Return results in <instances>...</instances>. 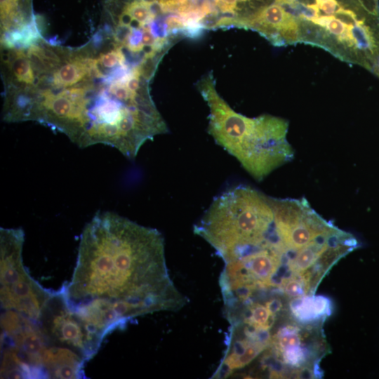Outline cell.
I'll return each mask as SVG.
<instances>
[{"label": "cell", "mask_w": 379, "mask_h": 379, "mask_svg": "<svg viewBox=\"0 0 379 379\" xmlns=\"http://www.w3.org/2000/svg\"><path fill=\"white\" fill-rule=\"evenodd\" d=\"M243 28L258 32L275 46L301 41L300 20L274 1L251 16Z\"/></svg>", "instance_id": "277c9868"}, {"label": "cell", "mask_w": 379, "mask_h": 379, "mask_svg": "<svg viewBox=\"0 0 379 379\" xmlns=\"http://www.w3.org/2000/svg\"><path fill=\"white\" fill-rule=\"evenodd\" d=\"M280 289L288 297L294 298L307 293L305 281L300 274H291L284 279Z\"/></svg>", "instance_id": "9c48e42d"}, {"label": "cell", "mask_w": 379, "mask_h": 379, "mask_svg": "<svg viewBox=\"0 0 379 379\" xmlns=\"http://www.w3.org/2000/svg\"><path fill=\"white\" fill-rule=\"evenodd\" d=\"M291 314L298 321L308 324L324 319L331 314V300L322 295L301 296L290 305Z\"/></svg>", "instance_id": "8992f818"}, {"label": "cell", "mask_w": 379, "mask_h": 379, "mask_svg": "<svg viewBox=\"0 0 379 379\" xmlns=\"http://www.w3.org/2000/svg\"><path fill=\"white\" fill-rule=\"evenodd\" d=\"M164 246L157 229L111 211L97 212L84 227L72 279L59 291L99 347L135 318L188 301L170 277Z\"/></svg>", "instance_id": "6da1fadb"}, {"label": "cell", "mask_w": 379, "mask_h": 379, "mask_svg": "<svg viewBox=\"0 0 379 379\" xmlns=\"http://www.w3.org/2000/svg\"><path fill=\"white\" fill-rule=\"evenodd\" d=\"M7 62L15 81L27 85L34 84V70L27 55L22 50H12L8 55Z\"/></svg>", "instance_id": "ba28073f"}, {"label": "cell", "mask_w": 379, "mask_h": 379, "mask_svg": "<svg viewBox=\"0 0 379 379\" xmlns=\"http://www.w3.org/2000/svg\"><path fill=\"white\" fill-rule=\"evenodd\" d=\"M217 15V29L243 28L246 22L274 0H211Z\"/></svg>", "instance_id": "5b68a950"}, {"label": "cell", "mask_w": 379, "mask_h": 379, "mask_svg": "<svg viewBox=\"0 0 379 379\" xmlns=\"http://www.w3.org/2000/svg\"><path fill=\"white\" fill-rule=\"evenodd\" d=\"M197 88L209 108L208 133L255 180H262L293 159L285 119L267 114L249 118L236 112L217 92L212 72L200 79Z\"/></svg>", "instance_id": "7a4b0ae2"}, {"label": "cell", "mask_w": 379, "mask_h": 379, "mask_svg": "<svg viewBox=\"0 0 379 379\" xmlns=\"http://www.w3.org/2000/svg\"><path fill=\"white\" fill-rule=\"evenodd\" d=\"M24 232L0 230L1 324L11 328H37L52 292L29 274L22 262Z\"/></svg>", "instance_id": "3957f363"}, {"label": "cell", "mask_w": 379, "mask_h": 379, "mask_svg": "<svg viewBox=\"0 0 379 379\" xmlns=\"http://www.w3.org/2000/svg\"><path fill=\"white\" fill-rule=\"evenodd\" d=\"M77 53H72L69 61L62 65L53 74V84L56 87H68L82 79L90 77L88 75V60Z\"/></svg>", "instance_id": "52a82bcc"}]
</instances>
